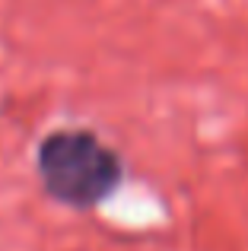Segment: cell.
Wrapping results in <instances>:
<instances>
[{
    "label": "cell",
    "mask_w": 248,
    "mask_h": 251,
    "mask_svg": "<svg viewBox=\"0 0 248 251\" xmlns=\"http://www.w3.org/2000/svg\"><path fill=\"white\" fill-rule=\"evenodd\" d=\"M35 172L45 194L70 210H96L118 191L124 162L89 127H57L42 137Z\"/></svg>",
    "instance_id": "6da1fadb"
}]
</instances>
